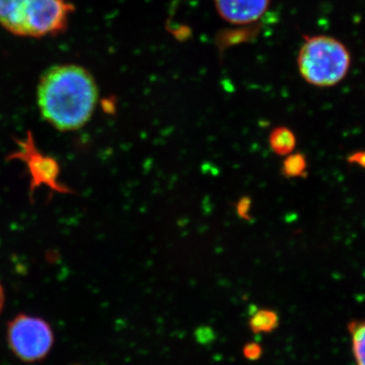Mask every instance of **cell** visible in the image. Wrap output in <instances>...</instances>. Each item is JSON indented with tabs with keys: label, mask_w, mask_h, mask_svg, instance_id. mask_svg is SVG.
Segmentation results:
<instances>
[{
	"label": "cell",
	"mask_w": 365,
	"mask_h": 365,
	"mask_svg": "<svg viewBox=\"0 0 365 365\" xmlns=\"http://www.w3.org/2000/svg\"><path fill=\"white\" fill-rule=\"evenodd\" d=\"M98 90L91 72L76 64H61L41 76L38 106L43 118L60 131H76L90 121Z\"/></svg>",
	"instance_id": "6da1fadb"
},
{
	"label": "cell",
	"mask_w": 365,
	"mask_h": 365,
	"mask_svg": "<svg viewBox=\"0 0 365 365\" xmlns=\"http://www.w3.org/2000/svg\"><path fill=\"white\" fill-rule=\"evenodd\" d=\"M73 9L68 0H0V26L21 37L55 35L66 30Z\"/></svg>",
	"instance_id": "7a4b0ae2"
},
{
	"label": "cell",
	"mask_w": 365,
	"mask_h": 365,
	"mask_svg": "<svg viewBox=\"0 0 365 365\" xmlns=\"http://www.w3.org/2000/svg\"><path fill=\"white\" fill-rule=\"evenodd\" d=\"M351 55L341 41L331 36L307 38L297 56V68L309 85L330 88L347 76Z\"/></svg>",
	"instance_id": "3957f363"
},
{
	"label": "cell",
	"mask_w": 365,
	"mask_h": 365,
	"mask_svg": "<svg viewBox=\"0 0 365 365\" xmlns=\"http://www.w3.org/2000/svg\"><path fill=\"white\" fill-rule=\"evenodd\" d=\"M7 343L14 354L26 364L47 357L54 345V332L45 319L18 314L7 325Z\"/></svg>",
	"instance_id": "277c9868"
},
{
	"label": "cell",
	"mask_w": 365,
	"mask_h": 365,
	"mask_svg": "<svg viewBox=\"0 0 365 365\" xmlns=\"http://www.w3.org/2000/svg\"><path fill=\"white\" fill-rule=\"evenodd\" d=\"M16 157L25 160L28 165L33 188H36L38 185H46L56 191L67 192V189L58 182V163L36 150L32 137H29L28 140L21 143V150L18 155H16Z\"/></svg>",
	"instance_id": "5b68a950"
},
{
	"label": "cell",
	"mask_w": 365,
	"mask_h": 365,
	"mask_svg": "<svg viewBox=\"0 0 365 365\" xmlns=\"http://www.w3.org/2000/svg\"><path fill=\"white\" fill-rule=\"evenodd\" d=\"M270 4L271 0H215L220 18L232 25H249L258 21Z\"/></svg>",
	"instance_id": "8992f818"
},
{
	"label": "cell",
	"mask_w": 365,
	"mask_h": 365,
	"mask_svg": "<svg viewBox=\"0 0 365 365\" xmlns=\"http://www.w3.org/2000/svg\"><path fill=\"white\" fill-rule=\"evenodd\" d=\"M269 144L276 155H288L292 153L297 146V137L292 129L277 127L271 132Z\"/></svg>",
	"instance_id": "52a82bcc"
},
{
	"label": "cell",
	"mask_w": 365,
	"mask_h": 365,
	"mask_svg": "<svg viewBox=\"0 0 365 365\" xmlns=\"http://www.w3.org/2000/svg\"><path fill=\"white\" fill-rule=\"evenodd\" d=\"M279 325V317L276 312L268 309H259L249 319V327L255 334L273 332Z\"/></svg>",
	"instance_id": "ba28073f"
},
{
	"label": "cell",
	"mask_w": 365,
	"mask_h": 365,
	"mask_svg": "<svg viewBox=\"0 0 365 365\" xmlns=\"http://www.w3.org/2000/svg\"><path fill=\"white\" fill-rule=\"evenodd\" d=\"M351 335L352 353L356 365H365V325L360 319H353L348 324Z\"/></svg>",
	"instance_id": "9c48e42d"
},
{
	"label": "cell",
	"mask_w": 365,
	"mask_h": 365,
	"mask_svg": "<svg viewBox=\"0 0 365 365\" xmlns=\"http://www.w3.org/2000/svg\"><path fill=\"white\" fill-rule=\"evenodd\" d=\"M307 158L302 153H290L282 165V174L285 178H299L307 173Z\"/></svg>",
	"instance_id": "30bf717a"
},
{
	"label": "cell",
	"mask_w": 365,
	"mask_h": 365,
	"mask_svg": "<svg viewBox=\"0 0 365 365\" xmlns=\"http://www.w3.org/2000/svg\"><path fill=\"white\" fill-rule=\"evenodd\" d=\"M242 354H244L245 359L251 360V361H256V360L260 359L262 354H263V349L262 346L256 342L248 343L245 345L244 349H242Z\"/></svg>",
	"instance_id": "8fae6325"
},
{
	"label": "cell",
	"mask_w": 365,
	"mask_h": 365,
	"mask_svg": "<svg viewBox=\"0 0 365 365\" xmlns=\"http://www.w3.org/2000/svg\"><path fill=\"white\" fill-rule=\"evenodd\" d=\"M252 200L248 196L242 197L237 204V213L242 220H249L250 209H251Z\"/></svg>",
	"instance_id": "7c38bea8"
},
{
	"label": "cell",
	"mask_w": 365,
	"mask_h": 365,
	"mask_svg": "<svg viewBox=\"0 0 365 365\" xmlns=\"http://www.w3.org/2000/svg\"><path fill=\"white\" fill-rule=\"evenodd\" d=\"M364 157L365 153L364 151H356V153H352L347 158V162L350 165H359L360 167H364Z\"/></svg>",
	"instance_id": "4fadbf2b"
},
{
	"label": "cell",
	"mask_w": 365,
	"mask_h": 365,
	"mask_svg": "<svg viewBox=\"0 0 365 365\" xmlns=\"http://www.w3.org/2000/svg\"><path fill=\"white\" fill-rule=\"evenodd\" d=\"M4 304H6V292L4 288L0 283V314H1L2 309H4Z\"/></svg>",
	"instance_id": "5bb4252c"
}]
</instances>
